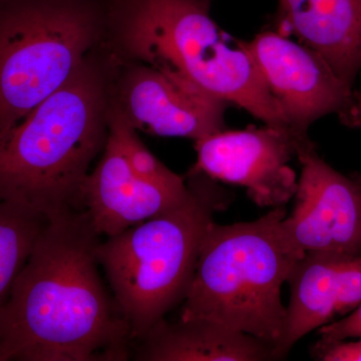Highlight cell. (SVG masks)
<instances>
[{"mask_svg":"<svg viewBox=\"0 0 361 361\" xmlns=\"http://www.w3.org/2000/svg\"><path fill=\"white\" fill-rule=\"evenodd\" d=\"M111 82L99 44L65 85L0 132V201L49 220L85 210L82 186L108 142Z\"/></svg>","mask_w":361,"mask_h":361,"instance_id":"cell-2","label":"cell"},{"mask_svg":"<svg viewBox=\"0 0 361 361\" xmlns=\"http://www.w3.org/2000/svg\"><path fill=\"white\" fill-rule=\"evenodd\" d=\"M343 257L306 252L297 261L287 280L290 300L283 334L273 348L274 360H283L302 337L338 317Z\"/></svg>","mask_w":361,"mask_h":361,"instance_id":"cell-14","label":"cell"},{"mask_svg":"<svg viewBox=\"0 0 361 361\" xmlns=\"http://www.w3.org/2000/svg\"><path fill=\"white\" fill-rule=\"evenodd\" d=\"M280 30L295 33L353 90L361 71V0H279Z\"/></svg>","mask_w":361,"mask_h":361,"instance_id":"cell-12","label":"cell"},{"mask_svg":"<svg viewBox=\"0 0 361 361\" xmlns=\"http://www.w3.org/2000/svg\"><path fill=\"white\" fill-rule=\"evenodd\" d=\"M285 207L250 222L209 227L180 319H207L267 342L283 334L282 286L304 253L285 235Z\"/></svg>","mask_w":361,"mask_h":361,"instance_id":"cell-4","label":"cell"},{"mask_svg":"<svg viewBox=\"0 0 361 361\" xmlns=\"http://www.w3.org/2000/svg\"><path fill=\"white\" fill-rule=\"evenodd\" d=\"M49 221L42 214L0 201V314Z\"/></svg>","mask_w":361,"mask_h":361,"instance_id":"cell-15","label":"cell"},{"mask_svg":"<svg viewBox=\"0 0 361 361\" xmlns=\"http://www.w3.org/2000/svg\"><path fill=\"white\" fill-rule=\"evenodd\" d=\"M87 211L51 219L0 314V361H122L129 323L106 290Z\"/></svg>","mask_w":361,"mask_h":361,"instance_id":"cell-1","label":"cell"},{"mask_svg":"<svg viewBox=\"0 0 361 361\" xmlns=\"http://www.w3.org/2000/svg\"><path fill=\"white\" fill-rule=\"evenodd\" d=\"M137 342L135 360H274L271 344L207 319L168 322L164 318Z\"/></svg>","mask_w":361,"mask_h":361,"instance_id":"cell-13","label":"cell"},{"mask_svg":"<svg viewBox=\"0 0 361 361\" xmlns=\"http://www.w3.org/2000/svg\"><path fill=\"white\" fill-rule=\"evenodd\" d=\"M355 122L361 125V94L357 97V103L355 104Z\"/></svg>","mask_w":361,"mask_h":361,"instance_id":"cell-19","label":"cell"},{"mask_svg":"<svg viewBox=\"0 0 361 361\" xmlns=\"http://www.w3.org/2000/svg\"><path fill=\"white\" fill-rule=\"evenodd\" d=\"M104 26V0H0V132L68 82Z\"/></svg>","mask_w":361,"mask_h":361,"instance_id":"cell-6","label":"cell"},{"mask_svg":"<svg viewBox=\"0 0 361 361\" xmlns=\"http://www.w3.org/2000/svg\"><path fill=\"white\" fill-rule=\"evenodd\" d=\"M109 134L115 140L130 169L137 176L165 186H187L186 178L176 174L159 161L140 139L137 130L111 104Z\"/></svg>","mask_w":361,"mask_h":361,"instance_id":"cell-16","label":"cell"},{"mask_svg":"<svg viewBox=\"0 0 361 361\" xmlns=\"http://www.w3.org/2000/svg\"><path fill=\"white\" fill-rule=\"evenodd\" d=\"M187 193L188 186H165L135 174L109 134L97 167L85 180L82 200L94 229L109 238L177 205Z\"/></svg>","mask_w":361,"mask_h":361,"instance_id":"cell-11","label":"cell"},{"mask_svg":"<svg viewBox=\"0 0 361 361\" xmlns=\"http://www.w3.org/2000/svg\"><path fill=\"white\" fill-rule=\"evenodd\" d=\"M320 341L334 342L361 338V303L355 310L337 322L323 325L318 329Z\"/></svg>","mask_w":361,"mask_h":361,"instance_id":"cell-17","label":"cell"},{"mask_svg":"<svg viewBox=\"0 0 361 361\" xmlns=\"http://www.w3.org/2000/svg\"><path fill=\"white\" fill-rule=\"evenodd\" d=\"M355 341L324 342L313 348V356L323 361H361V338Z\"/></svg>","mask_w":361,"mask_h":361,"instance_id":"cell-18","label":"cell"},{"mask_svg":"<svg viewBox=\"0 0 361 361\" xmlns=\"http://www.w3.org/2000/svg\"><path fill=\"white\" fill-rule=\"evenodd\" d=\"M109 56L111 106L135 130L194 141L225 130L227 102L170 73Z\"/></svg>","mask_w":361,"mask_h":361,"instance_id":"cell-7","label":"cell"},{"mask_svg":"<svg viewBox=\"0 0 361 361\" xmlns=\"http://www.w3.org/2000/svg\"><path fill=\"white\" fill-rule=\"evenodd\" d=\"M310 142L267 125L223 130L195 141L197 161L190 171L239 185L258 206L278 208L296 193L298 179L289 165L292 157Z\"/></svg>","mask_w":361,"mask_h":361,"instance_id":"cell-9","label":"cell"},{"mask_svg":"<svg viewBox=\"0 0 361 361\" xmlns=\"http://www.w3.org/2000/svg\"><path fill=\"white\" fill-rule=\"evenodd\" d=\"M296 156L301 174L293 211L282 221L287 238L304 254L361 256V187L320 158L312 142Z\"/></svg>","mask_w":361,"mask_h":361,"instance_id":"cell-10","label":"cell"},{"mask_svg":"<svg viewBox=\"0 0 361 361\" xmlns=\"http://www.w3.org/2000/svg\"><path fill=\"white\" fill-rule=\"evenodd\" d=\"M238 45L250 56L289 130L300 141H310L308 128L318 118L350 106L353 90L310 47L279 32H261Z\"/></svg>","mask_w":361,"mask_h":361,"instance_id":"cell-8","label":"cell"},{"mask_svg":"<svg viewBox=\"0 0 361 361\" xmlns=\"http://www.w3.org/2000/svg\"><path fill=\"white\" fill-rule=\"evenodd\" d=\"M213 0H104L102 45L118 61L170 73L244 109L265 125L289 130L253 61L233 47L211 16Z\"/></svg>","mask_w":361,"mask_h":361,"instance_id":"cell-3","label":"cell"},{"mask_svg":"<svg viewBox=\"0 0 361 361\" xmlns=\"http://www.w3.org/2000/svg\"><path fill=\"white\" fill-rule=\"evenodd\" d=\"M184 200L99 242L97 249L133 341L182 303L214 215L231 197L216 180L189 171Z\"/></svg>","mask_w":361,"mask_h":361,"instance_id":"cell-5","label":"cell"}]
</instances>
